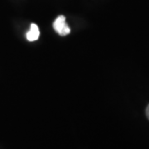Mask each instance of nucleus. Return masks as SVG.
I'll return each instance as SVG.
<instances>
[{
	"instance_id": "2",
	"label": "nucleus",
	"mask_w": 149,
	"mask_h": 149,
	"mask_svg": "<svg viewBox=\"0 0 149 149\" xmlns=\"http://www.w3.org/2000/svg\"><path fill=\"white\" fill-rule=\"evenodd\" d=\"M39 36H40V32L37 25L35 23H32L30 30L27 33V39L30 42H34L39 38Z\"/></svg>"
},
{
	"instance_id": "1",
	"label": "nucleus",
	"mask_w": 149,
	"mask_h": 149,
	"mask_svg": "<svg viewBox=\"0 0 149 149\" xmlns=\"http://www.w3.org/2000/svg\"><path fill=\"white\" fill-rule=\"evenodd\" d=\"M53 27L55 31L61 36H65L68 35L70 32L69 26L66 24L65 17L63 15L59 16L53 23Z\"/></svg>"
},
{
	"instance_id": "3",
	"label": "nucleus",
	"mask_w": 149,
	"mask_h": 149,
	"mask_svg": "<svg viewBox=\"0 0 149 149\" xmlns=\"http://www.w3.org/2000/svg\"><path fill=\"white\" fill-rule=\"evenodd\" d=\"M146 115H147V118L149 119V104L146 109Z\"/></svg>"
}]
</instances>
